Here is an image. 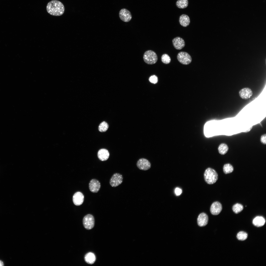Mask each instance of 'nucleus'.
Masks as SVG:
<instances>
[{"label":"nucleus","mask_w":266,"mask_h":266,"mask_svg":"<svg viewBox=\"0 0 266 266\" xmlns=\"http://www.w3.org/2000/svg\"><path fill=\"white\" fill-rule=\"evenodd\" d=\"M179 22L180 24L183 27L188 26L190 23V19L189 16L186 14H182L179 17Z\"/></svg>","instance_id":"nucleus-16"},{"label":"nucleus","mask_w":266,"mask_h":266,"mask_svg":"<svg viewBox=\"0 0 266 266\" xmlns=\"http://www.w3.org/2000/svg\"><path fill=\"white\" fill-rule=\"evenodd\" d=\"M83 225L87 230H90L92 229L95 225V219L92 215L88 214L85 215L83 220Z\"/></svg>","instance_id":"nucleus-4"},{"label":"nucleus","mask_w":266,"mask_h":266,"mask_svg":"<svg viewBox=\"0 0 266 266\" xmlns=\"http://www.w3.org/2000/svg\"><path fill=\"white\" fill-rule=\"evenodd\" d=\"M84 200V196L80 192H77L73 195V201L74 204L76 206H79L82 204Z\"/></svg>","instance_id":"nucleus-12"},{"label":"nucleus","mask_w":266,"mask_h":266,"mask_svg":"<svg viewBox=\"0 0 266 266\" xmlns=\"http://www.w3.org/2000/svg\"><path fill=\"white\" fill-rule=\"evenodd\" d=\"M101 185L99 182L96 179H92L89 183V188L90 191L93 193H96L99 190Z\"/></svg>","instance_id":"nucleus-10"},{"label":"nucleus","mask_w":266,"mask_h":266,"mask_svg":"<svg viewBox=\"0 0 266 266\" xmlns=\"http://www.w3.org/2000/svg\"><path fill=\"white\" fill-rule=\"evenodd\" d=\"M143 58L146 63L150 65L155 64L158 60V57L156 53L151 50L146 51L144 54Z\"/></svg>","instance_id":"nucleus-3"},{"label":"nucleus","mask_w":266,"mask_h":266,"mask_svg":"<svg viewBox=\"0 0 266 266\" xmlns=\"http://www.w3.org/2000/svg\"><path fill=\"white\" fill-rule=\"evenodd\" d=\"M123 177L121 174L116 173L114 174L112 176L110 181V183L112 187H116L123 182Z\"/></svg>","instance_id":"nucleus-6"},{"label":"nucleus","mask_w":266,"mask_h":266,"mask_svg":"<svg viewBox=\"0 0 266 266\" xmlns=\"http://www.w3.org/2000/svg\"><path fill=\"white\" fill-rule=\"evenodd\" d=\"M46 9L50 14L59 16L63 14L65 9L64 5L61 2L57 0H53L48 3Z\"/></svg>","instance_id":"nucleus-1"},{"label":"nucleus","mask_w":266,"mask_h":266,"mask_svg":"<svg viewBox=\"0 0 266 266\" xmlns=\"http://www.w3.org/2000/svg\"><path fill=\"white\" fill-rule=\"evenodd\" d=\"M243 209V205L240 203H237L233 205L232 210L235 214H237L241 212Z\"/></svg>","instance_id":"nucleus-22"},{"label":"nucleus","mask_w":266,"mask_h":266,"mask_svg":"<svg viewBox=\"0 0 266 266\" xmlns=\"http://www.w3.org/2000/svg\"><path fill=\"white\" fill-rule=\"evenodd\" d=\"M99 158L101 161H105L109 158V153L108 151L105 149L100 150L98 153Z\"/></svg>","instance_id":"nucleus-15"},{"label":"nucleus","mask_w":266,"mask_h":266,"mask_svg":"<svg viewBox=\"0 0 266 266\" xmlns=\"http://www.w3.org/2000/svg\"><path fill=\"white\" fill-rule=\"evenodd\" d=\"M248 236V234L246 233L241 231L237 233V239L243 241L247 239Z\"/></svg>","instance_id":"nucleus-24"},{"label":"nucleus","mask_w":266,"mask_h":266,"mask_svg":"<svg viewBox=\"0 0 266 266\" xmlns=\"http://www.w3.org/2000/svg\"><path fill=\"white\" fill-rule=\"evenodd\" d=\"M208 216L206 214L204 213H201L198 217V224L200 227L205 226L208 223Z\"/></svg>","instance_id":"nucleus-14"},{"label":"nucleus","mask_w":266,"mask_h":266,"mask_svg":"<svg viewBox=\"0 0 266 266\" xmlns=\"http://www.w3.org/2000/svg\"><path fill=\"white\" fill-rule=\"evenodd\" d=\"M150 82L153 84H156L158 82V79L157 77L154 75L150 76L149 79Z\"/></svg>","instance_id":"nucleus-26"},{"label":"nucleus","mask_w":266,"mask_h":266,"mask_svg":"<svg viewBox=\"0 0 266 266\" xmlns=\"http://www.w3.org/2000/svg\"><path fill=\"white\" fill-rule=\"evenodd\" d=\"M109 127L108 124L105 121L101 122L99 127V130L101 132H104L106 131Z\"/></svg>","instance_id":"nucleus-23"},{"label":"nucleus","mask_w":266,"mask_h":266,"mask_svg":"<svg viewBox=\"0 0 266 266\" xmlns=\"http://www.w3.org/2000/svg\"><path fill=\"white\" fill-rule=\"evenodd\" d=\"M204 180L209 184L215 183L218 179V175L216 171L212 168H208L205 171L204 174Z\"/></svg>","instance_id":"nucleus-2"},{"label":"nucleus","mask_w":266,"mask_h":266,"mask_svg":"<svg viewBox=\"0 0 266 266\" xmlns=\"http://www.w3.org/2000/svg\"><path fill=\"white\" fill-rule=\"evenodd\" d=\"M175 194L176 196H178L180 195L182 193V189L179 188H176L174 190Z\"/></svg>","instance_id":"nucleus-28"},{"label":"nucleus","mask_w":266,"mask_h":266,"mask_svg":"<svg viewBox=\"0 0 266 266\" xmlns=\"http://www.w3.org/2000/svg\"><path fill=\"white\" fill-rule=\"evenodd\" d=\"M266 220L265 218L262 216H257L253 220L252 223L255 226L260 227L263 226L265 224Z\"/></svg>","instance_id":"nucleus-18"},{"label":"nucleus","mask_w":266,"mask_h":266,"mask_svg":"<svg viewBox=\"0 0 266 266\" xmlns=\"http://www.w3.org/2000/svg\"><path fill=\"white\" fill-rule=\"evenodd\" d=\"M177 58L180 63L184 65L189 64L192 61L191 56L187 52L184 51H181L179 53Z\"/></svg>","instance_id":"nucleus-5"},{"label":"nucleus","mask_w":266,"mask_h":266,"mask_svg":"<svg viewBox=\"0 0 266 266\" xmlns=\"http://www.w3.org/2000/svg\"><path fill=\"white\" fill-rule=\"evenodd\" d=\"M252 126L251 127L249 128L247 130H246V131H245L244 132L247 133V132H249L251 130V129L252 128Z\"/></svg>","instance_id":"nucleus-30"},{"label":"nucleus","mask_w":266,"mask_h":266,"mask_svg":"<svg viewBox=\"0 0 266 266\" xmlns=\"http://www.w3.org/2000/svg\"><path fill=\"white\" fill-rule=\"evenodd\" d=\"M173 46L177 50H180L183 49L185 46V42L182 38L177 37L172 40Z\"/></svg>","instance_id":"nucleus-13"},{"label":"nucleus","mask_w":266,"mask_h":266,"mask_svg":"<svg viewBox=\"0 0 266 266\" xmlns=\"http://www.w3.org/2000/svg\"><path fill=\"white\" fill-rule=\"evenodd\" d=\"M223 170L225 174H227L232 172L233 170V168L231 165L228 163L224 165Z\"/></svg>","instance_id":"nucleus-21"},{"label":"nucleus","mask_w":266,"mask_h":266,"mask_svg":"<svg viewBox=\"0 0 266 266\" xmlns=\"http://www.w3.org/2000/svg\"><path fill=\"white\" fill-rule=\"evenodd\" d=\"M266 134L261 135L260 138V141L263 144L266 145Z\"/></svg>","instance_id":"nucleus-27"},{"label":"nucleus","mask_w":266,"mask_h":266,"mask_svg":"<svg viewBox=\"0 0 266 266\" xmlns=\"http://www.w3.org/2000/svg\"><path fill=\"white\" fill-rule=\"evenodd\" d=\"M222 206L221 203L218 201L213 203L210 208V211L211 214L214 215H217L221 212Z\"/></svg>","instance_id":"nucleus-9"},{"label":"nucleus","mask_w":266,"mask_h":266,"mask_svg":"<svg viewBox=\"0 0 266 266\" xmlns=\"http://www.w3.org/2000/svg\"><path fill=\"white\" fill-rule=\"evenodd\" d=\"M136 166L139 169L144 171L148 170L151 167L150 162L148 160L143 158H140L138 161Z\"/></svg>","instance_id":"nucleus-7"},{"label":"nucleus","mask_w":266,"mask_h":266,"mask_svg":"<svg viewBox=\"0 0 266 266\" xmlns=\"http://www.w3.org/2000/svg\"><path fill=\"white\" fill-rule=\"evenodd\" d=\"M4 265V264L3 262L0 260V266H3Z\"/></svg>","instance_id":"nucleus-29"},{"label":"nucleus","mask_w":266,"mask_h":266,"mask_svg":"<svg viewBox=\"0 0 266 266\" xmlns=\"http://www.w3.org/2000/svg\"><path fill=\"white\" fill-rule=\"evenodd\" d=\"M239 95L242 99L246 100L250 98L253 94L251 90L248 87L243 88L239 92Z\"/></svg>","instance_id":"nucleus-11"},{"label":"nucleus","mask_w":266,"mask_h":266,"mask_svg":"<svg viewBox=\"0 0 266 266\" xmlns=\"http://www.w3.org/2000/svg\"><path fill=\"white\" fill-rule=\"evenodd\" d=\"M85 262L87 264H94L96 260V257L95 254L92 252L86 253L84 257Z\"/></svg>","instance_id":"nucleus-17"},{"label":"nucleus","mask_w":266,"mask_h":266,"mask_svg":"<svg viewBox=\"0 0 266 266\" xmlns=\"http://www.w3.org/2000/svg\"><path fill=\"white\" fill-rule=\"evenodd\" d=\"M228 149L229 148L228 145L224 143L220 144L218 147L219 153L222 155L225 154L227 152Z\"/></svg>","instance_id":"nucleus-19"},{"label":"nucleus","mask_w":266,"mask_h":266,"mask_svg":"<svg viewBox=\"0 0 266 266\" xmlns=\"http://www.w3.org/2000/svg\"><path fill=\"white\" fill-rule=\"evenodd\" d=\"M119 16L122 20L125 22H129L132 17L131 12L125 8L122 9L120 10L119 13Z\"/></svg>","instance_id":"nucleus-8"},{"label":"nucleus","mask_w":266,"mask_h":266,"mask_svg":"<svg viewBox=\"0 0 266 266\" xmlns=\"http://www.w3.org/2000/svg\"><path fill=\"white\" fill-rule=\"evenodd\" d=\"M161 60L162 62L165 64H169L171 61L170 56L166 54H164L162 55L161 57Z\"/></svg>","instance_id":"nucleus-25"},{"label":"nucleus","mask_w":266,"mask_h":266,"mask_svg":"<svg viewBox=\"0 0 266 266\" xmlns=\"http://www.w3.org/2000/svg\"><path fill=\"white\" fill-rule=\"evenodd\" d=\"M188 4V0H178L176 3L177 7L180 9H184L186 8Z\"/></svg>","instance_id":"nucleus-20"}]
</instances>
